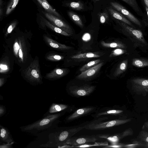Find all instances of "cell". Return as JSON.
Returning <instances> with one entry per match:
<instances>
[{
	"mask_svg": "<svg viewBox=\"0 0 148 148\" xmlns=\"http://www.w3.org/2000/svg\"><path fill=\"white\" fill-rule=\"evenodd\" d=\"M140 147L148 148V132L142 130L138 136Z\"/></svg>",
	"mask_w": 148,
	"mask_h": 148,
	"instance_id": "20",
	"label": "cell"
},
{
	"mask_svg": "<svg viewBox=\"0 0 148 148\" xmlns=\"http://www.w3.org/2000/svg\"><path fill=\"white\" fill-rule=\"evenodd\" d=\"M101 43L102 46L105 47L116 48L124 49L126 48L125 45L121 42L107 43L103 41L101 42Z\"/></svg>",
	"mask_w": 148,
	"mask_h": 148,
	"instance_id": "25",
	"label": "cell"
},
{
	"mask_svg": "<svg viewBox=\"0 0 148 148\" xmlns=\"http://www.w3.org/2000/svg\"><path fill=\"white\" fill-rule=\"evenodd\" d=\"M130 6L138 15L143 17L144 12L139 6L136 0H122Z\"/></svg>",
	"mask_w": 148,
	"mask_h": 148,
	"instance_id": "21",
	"label": "cell"
},
{
	"mask_svg": "<svg viewBox=\"0 0 148 148\" xmlns=\"http://www.w3.org/2000/svg\"><path fill=\"white\" fill-rule=\"evenodd\" d=\"M14 143V142H12L10 143H7L6 144H3L0 145V148H11L12 147V145Z\"/></svg>",
	"mask_w": 148,
	"mask_h": 148,
	"instance_id": "38",
	"label": "cell"
},
{
	"mask_svg": "<svg viewBox=\"0 0 148 148\" xmlns=\"http://www.w3.org/2000/svg\"><path fill=\"white\" fill-rule=\"evenodd\" d=\"M94 0L95 1H99V0Z\"/></svg>",
	"mask_w": 148,
	"mask_h": 148,
	"instance_id": "47",
	"label": "cell"
},
{
	"mask_svg": "<svg viewBox=\"0 0 148 148\" xmlns=\"http://www.w3.org/2000/svg\"><path fill=\"white\" fill-rule=\"evenodd\" d=\"M40 19L42 23L44 25L55 32L65 36H69L71 35L70 34L54 25L41 16H40Z\"/></svg>",
	"mask_w": 148,
	"mask_h": 148,
	"instance_id": "16",
	"label": "cell"
},
{
	"mask_svg": "<svg viewBox=\"0 0 148 148\" xmlns=\"http://www.w3.org/2000/svg\"><path fill=\"white\" fill-rule=\"evenodd\" d=\"M127 51L122 48H118L113 50L110 55V57H113L119 56L126 53Z\"/></svg>",
	"mask_w": 148,
	"mask_h": 148,
	"instance_id": "32",
	"label": "cell"
},
{
	"mask_svg": "<svg viewBox=\"0 0 148 148\" xmlns=\"http://www.w3.org/2000/svg\"><path fill=\"white\" fill-rule=\"evenodd\" d=\"M125 144L122 143H117L116 144H111L108 146H104V148H122L124 147Z\"/></svg>",
	"mask_w": 148,
	"mask_h": 148,
	"instance_id": "37",
	"label": "cell"
},
{
	"mask_svg": "<svg viewBox=\"0 0 148 148\" xmlns=\"http://www.w3.org/2000/svg\"><path fill=\"white\" fill-rule=\"evenodd\" d=\"M95 89V86L88 85L79 86H74L70 88L69 92L70 94L73 96L79 97L90 95Z\"/></svg>",
	"mask_w": 148,
	"mask_h": 148,
	"instance_id": "10",
	"label": "cell"
},
{
	"mask_svg": "<svg viewBox=\"0 0 148 148\" xmlns=\"http://www.w3.org/2000/svg\"><path fill=\"white\" fill-rule=\"evenodd\" d=\"M142 5L144 11L142 21L145 26H148V8L144 4H142Z\"/></svg>",
	"mask_w": 148,
	"mask_h": 148,
	"instance_id": "34",
	"label": "cell"
},
{
	"mask_svg": "<svg viewBox=\"0 0 148 148\" xmlns=\"http://www.w3.org/2000/svg\"><path fill=\"white\" fill-rule=\"evenodd\" d=\"M17 24V22L14 21L12 22L9 25L7 31L6 33V35L10 33L13 29L14 28Z\"/></svg>",
	"mask_w": 148,
	"mask_h": 148,
	"instance_id": "36",
	"label": "cell"
},
{
	"mask_svg": "<svg viewBox=\"0 0 148 148\" xmlns=\"http://www.w3.org/2000/svg\"><path fill=\"white\" fill-rule=\"evenodd\" d=\"M123 110L117 109L113 108L107 107L96 111L94 114H92V116L95 118L104 115L119 116L122 117L123 116Z\"/></svg>",
	"mask_w": 148,
	"mask_h": 148,
	"instance_id": "11",
	"label": "cell"
},
{
	"mask_svg": "<svg viewBox=\"0 0 148 148\" xmlns=\"http://www.w3.org/2000/svg\"><path fill=\"white\" fill-rule=\"evenodd\" d=\"M61 113L49 114L39 120L25 126L21 127L23 131L26 132H38L49 127L56 121L61 116Z\"/></svg>",
	"mask_w": 148,
	"mask_h": 148,
	"instance_id": "2",
	"label": "cell"
},
{
	"mask_svg": "<svg viewBox=\"0 0 148 148\" xmlns=\"http://www.w3.org/2000/svg\"><path fill=\"white\" fill-rule=\"evenodd\" d=\"M130 83L132 90L136 94L145 96L148 93V79L134 78Z\"/></svg>",
	"mask_w": 148,
	"mask_h": 148,
	"instance_id": "6",
	"label": "cell"
},
{
	"mask_svg": "<svg viewBox=\"0 0 148 148\" xmlns=\"http://www.w3.org/2000/svg\"><path fill=\"white\" fill-rule=\"evenodd\" d=\"M143 129H145L148 131V121L145 122L142 127Z\"/></svg>",
	"mask_w": 148,
	"mask_h": 148,
	"instance_id": "42",
	"label": "cell"
},
{
	"mask_svg": "<svg viewBox=\"0 0 148 148\" xmlns=\"http://www.w3.org/2000/svg\"><path fill=\"white\" fill-rule=\"evenodd\" d=\"M20 46H19L17 42H15L14 45V50L15 52H17Z\"/></svg>",
	"mask_w": 148,
	"mask_h": 148,
	"instance_id": "41",
	"label": "cell"
},
{
	"mask_svg": "<svg viewBox=\"0 0 148 148\" xmlns=\"http://www.w3.org/2000/svg\"><path fill=\"white\" fill-rule=\"evenodd\" d=\"M3 14V10L2 9L1 7H0V17L1 18L2 15Z\"/></svg>",
	"mask_w": 148,
	"mask_h": 148,
	"instance_id": "46",
	"label": "cell"
},
{
	"mask_svg": "<svg viewBox=\"0 0 148 148\" xmlns=\"http://www.w3.org/2000/svg\"><path fill=\"white\" fill-rule=\"evenodd\" d=\"M4 83V80L3 78L0 79V86L1 87L2 86Z\"/></svg>",
	"mask_w": 148,
	"mask_h": 148,
	"instance_id": "45",
	"label": "cell"
},
{
	"mask_svg": "<svg viewBox=\"0 0 148 148\" xmlns=\"http://www.w3.org/2000/svg\"><path fill=\"white\" fill-rule=\"evenodd\" d=\"M44 8L48 13L53 14L59 18L60 15L48 3L46 0H37Z\"/></svg>",
	"mask_w": 148,
	"mask_h": 148,
	"instance_id": "19",
	"label": "cell"
},
{
	"mask_svg": "<svg viewBox=\"0 0 148 148\" xmlns=\"http://www.w3.org/2000/svg\"><path fill=\"white\" fill-rule=\"evenodd\" d=\"M99 17L100 22L102 24L105 23L109 18V15L107 11L105 10L103 12L99 14Z\"/></svg>",
	"mask_w": 148,
	"mask_h": 148,
	"instance_id": "33",
	"label": "cell"
},
{
	"mask_svg": "<svg viewBox=\"0 0 148 148\" xmlns=\"http://www.w3.org/2000/svg\"><path fill=\"white\" fill-rule=\"evenodd\" d=\"M69 6L72 9L76 10H80L84 9L83 4L80 1L71 2L69 4Z\"/></svg>",
	"mask_w": 148,
	"mask_h": 148,
	"instance_id": "31",
	"label": "cell"
},
{
	"mask_svg": "<svg viewBox=\"0 0 148 148\" xmlns=\"http://www.w3.org/2000/svg\"><path fill=\"white\" fill-rule=\"evenodd\" d=\"M67 70L65 69L56 68L47 74L46 77L48 79H56L61 77L67 73Z\"/></svg>",
	"mask_w": 148,
	"mask_h": 148,
	"instance_id": "15",
	"label": "cell"
},
{
	"mask_svg": "<svg viewBox=\"0 0 148 148\" xmlns=\"http://www.w3.org/2000/svg\"><path fill=\"white\" fill-rule=\"evenodd\" d=\"M107 117L101 118L100 119L93 121L84 126L85 129L91 130H103L116 126L123 124L131 121L132 118L118 119L102 122L101 120L107 119Z\"/></svg>",
	"mask_w": 148,
	"mask_h": 148,
	"instance_id": "3",
	"label": "cell"
},
{
	"mask_svg": "<svg viewBox=\"0 0 148 148\" xmlns=\"http://www.w3.org/2000/svg\"><path fill=\"white\" fill-rule=\"evenodd\" d=\"M128 62V60L126 59L119 64L114 73V75L115 77L119 76L126 71L127 67Z\"/></svg>",
	"mask_w": 148,
	"mask_h": 148,
	"instance_id": "23",
	"label": "cell"
},
{
	"mask_svg": "<svg viewBox=\"0 0 148 148\" xmlns=\"http://www.w3.org/2000/svg\"><path fill=\"white\" fill-rule=\"evenodd\" d=\"M24 74L26 78L31 82L39 84L42 82V77L38 60H34L25 69Z\"/></svg>",
	"mask_w": 148,
	"mask_h": 148,
	"instance_id": "4",
	"label": "cell"
},
{
	"mask_svg": "<svg viewBox=\"0 0 148 148\" xmlns=\"http://www.w3.org/2000/svg\"><path fill=\"white\" fill-rule=\"evenodd\" d=\"M0 67L1 70V69L3 71L6 70L8 69V66L6 65L2 64H0Z\"/></svg>",
	"mask_w": 148,
	"mask_h": 148,
	"instance_id": "40",
	"label": "cell"
},
{
	"mask_svg": "<svg viewBox=\"0 0 148 148\" xmlns=\"http://www.w3.org/2000/svg\"><path fill=\"white\" fill-rule=\"evenodd\" d=\"M101 61V60L97 59L91 61L83 65L80 69L81 72L84 71L98 64Z\"/></svg>",
	"mask_w": 148,
	"mask_h": 148,
	"instance_id": "30",
	"label": "cell"
},
{
	"mask_svg": "<svg viewBox=\"0 0 148 148\" xmlns=\"http://www.w3.org/2000/svg\"><path fill=\"white\" fill-rule=\"evenodd\" d=\"M108 141L101 142H94L93 143H88L83 145L75 146L74 147H86L97 146H106L108 145Z\"/></svg>",
	"mask_w": 148,
	"mask_h": 148,
	"instance_id": "28",
	"label": "cell"
},
{
	"mask_svg": "<svg viewBox=\"0 0 148 148\" xmlns=\"http://www.w3.org/2000/svg\"><path fill=\"white\" fill-rule=\"evenodd\" d=\"M68 107V106L66 105L53 103L49 108V113L50 114L56 113L65 110Z\"/></svg>",
	"mask_w": 148,
	"mask_h": 148,
	"instance_id": "24",
	"label": "cell"
},
{
	"mask_svg": "<svg viewBox=\"0 0 148 148\" xmlns=\"http://www.w3.org/2000/svg\"><path fill=\"white\" fill-rule=\"evenodd\" d=\"M142 4L146 6L148 8V0H140Z\"/></svg>",
	"mask_w": 148,
	"mask_h": 148,
	"instance_id": "44",
	"label": "cell"
},
{
	"mask_svg": "<svg viewBox=\"0 0 148 148\" xmlns=\"http://www.w3.org/2000/svg\"><path fill=\"white\" fill-rule=\"evenodd\" d=\"M115 21L121 27L123 33L131 40L134 46L143 47L148 45L140 30L133 27L121 21L116 19Z\"/></svg>",
	"mask_w": 148,
	"mask_h": 148,
	"instance_id": "1",
	"label": "cell"
},
{
	"mask_svg": "<svg viewBox=\"0 0 148 148\" xmlns=\"http://www.w3.org/2000/svg\"><path fill=\"white\" fill-rule=\"evenodd\" d=\"M45 17L51 23L71 35L73 34V31L71 27L57 16L48 12H45Z\"/></svg>",
	"mask_w": 148,
	"mask_h": 148,
	"instance_id": "9",
	"label": "cell"
},
{
	"mask_svg": "<svg viewBox=\"0 0 148 148\" xmlns=\"http://www.w3.org/2000/svg\"><path fill=\"white\" fill-rule=\"evenodd\" d=\"M19 0H10L7 6L5 14H9L13 10L18 3Z\"/></svg>",
	"mask_w": 148,
	"mask_h": 148,
	"instance_id": "29",
	"label": "cell"
},
{
	"mask_svg": "<svg viewBox=\"0 0 148 148\" xmlns=\"http://www.w3.org/2000/svg\"><path fill=\"white\" fill-rule=\"evenodd\" d=\"M68 14L71 19L77 25L82 28L84 25L80 17L77 14L72 11H69Z\"/></svg>",
	"mask_w": 148,
	"mask_h": 148,
	"instance_id": "26",
	"label": "cell"
},
{
	"mask_svg": "<svg viewBox=\"0 0 148 148\" xmlns=\"http://www.w3.org/2000/svg\"><path fill=\"white\" fill-rule=\"evenodd\" d=\"M64 57L58 55H50L47 57V58L52 61H58L62 59Z\"/></svg>",
	"mask_w": 148,
	"mask_h": 148,
	"instance_id": "35",
	"label": "cell"
},
{
	"mask_svg": "<svg viewBox=\"0 0 148 148\" xmlns=\"http://www.w3.org/2000/svg\"><path fill=\"white\" fill-rule=\"evenodd\" d=\"M107 8L109 13L113 18L123 22L130 26L136 28V27L132 22L122 14L116 10L112 7H107Z\"/></svg>",
	"mask_w": 148,
	"mask_h": 148,
	"instance_id": "14",
	"label": "cell"
},
{
	"mask_svg": "<svg viewBox=\"0 0 148 148\" xmlns=\"http://www.w3.org/2000/svg\"><path fill=\"white\" fill-rule=\"evenodd\" d=\"M98 136L86 135L71 137L66 142V144L74 146H78L88 143L95 142L98 139Z\"/></svg>",
	"mask_w": 148,
	"mask_h": 148,
	"instance_id": "8",
	"label": "cell"
},
{
	"mask_svg": "<svg viewBox=\"0 0 148 148\" xmlns=\"http://www.w3.org/2000/svg\"><path fill=\"white\" fill-rule=\"evenodd\" d=\"M44 38L46 42L53 48L61 50L69 49L71 48V47L57 42L46 36H45Z\"/></svg>",
	"mask_w": 148,
	"mask_h": 148,
	"instance_id": "18",
	"label": "cell"
},
{
	"mask_svg": "<svg viewBox=\"0 0 148 148\" xmlns=\"http://www.w3.org/2000/svg\"><path fill=\"white\" fill-rule=\"evenodd\" d=\"M84 128V127H77L64 130L60 132L56 138L54 145H48L55 146L58 148H64L66 141L73 135Z\"/></svg>",
	"mask_w": 148,
	"mask_h": 148,
	"instance_id": "5",
	"label": "cell"
},
{
	"mask_svg": "<svg viewBox=\"0 0 148 148\" xmlns=\"http://www.w3.org/2000/svg\"><path fill=\"white\" fill-rule=\"evenodd\" d=\"M6 110L5 107L2 105L0 106V116L1 117L5 113Z\"/></svg>",
	"mask_w": 148,
	"mask_h": 148,
	"instance_id": "39",
	"label": "cell"
},
{
	"mask_svg": "<svg viewBox=\"0 0 148 148\" xmlns=\"http://www.w3.org/2000/svg\"><path fill=\"white\" fill-rule=\"evenodd\" d=\"M100 56L91 52L80 53L74 55L71 57L73 59H81L84 58H98Z\"/></svg>",
	"mask_w": 148,
	"mask_h": 148,
	"instance_id": "27",
	"label": "cell"
},
{
	"mask_svg": "<svg viewBox=\"0 0 148 148\" xmlns=\"http://www.w3.org/2000/svg\"><path fill=\"white\" fill-rule=\"evenodd\" d=\"M19 57L21 59L23 60V55L22 51V49L20 47V48L19 50Z\"/></svg>",
	"mask_w": 148,
	"mask_h": 148,
	"instance_id": "43",
	"label": "cell"
},
{
	"mask_svg": "<svg viewBox=\"0 0 148 148\" xmlns=\"http://www.w3.org/2000/svg\"><path fill=\"white\" fill-rule=\"evenodd\" d=\"M110 5L112 7L122 14L132 23L135 24L140 28L143 27L144 23L142 21H141L136 17L124 7L116 2H111Z\"/></svg>",
	"mask_w": 148,
	"mask_h": 148,
	"instance_id": "7",
	"label": "cell"
},
{
	"mask_svg": "<svg viewBox=\"0 0 148 148\" xmlns=\"http://www.w3.org/2000/svg\"><path fill=\"white\" fill-rule=\"evenodd\" d=\"M132 64L133 66L139 68L148 66V59L134 58L132 60Z\"/></svg>",
	"mask_w": 148,
	"mask_h": 148,
	"instance_id": "22",
	"label": "cell"
},
{
	"mask_svg": "<svg viewBox=\"0 0 148 148\" xmlns=\"http://www.w3.org/2000/svg\"><path fill=\"white\" fill-rule=\"evenodd\" d=\"M0 138L1 140L10 143L14 142L8 130L5 127L0 125Z\"/></svg>",
	"mask_w": 148,
	"mask_h": 148,
	"instance_id": "17",
	"label": "cell"
},
{
	"mask_svg": "<svg viewBox=\"0 0 148 148\" xmlns=\"http://www.w3.org/2000/svg\"><path fill=\"white\" fill-rule=\"evenodd\" d=\"M103 64V62L100 63L82 72L77 77V78L79 79H84L92 77L100 69Z\"/></svg>",
	"mask_w": 148,
	"mask_h": 148,
	"instance_id": "13",
	"label": "cell"
},
{
	"mask_svg": "<svg viewBox=\"0 0 148 148\" xmlns=\"http://www.w3.org/2000/svg\"><path fill=\"white\" fill-rule=\"evenodd\" d=\"M96 108L90 106L79 109L75 111L72 114L68 116L66 119L67 121H71L83 116L87 115L93 112Z\"/></svg>",
	"mask_w": 148,
	"mask_h": 148,
	"instance_id": "12",
	"label": "cell"
}]
</instances>
